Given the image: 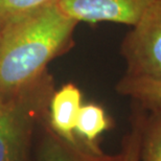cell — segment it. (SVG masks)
<instances>
[{
  "mask_svg": "<svg viewBox=\"0 0 161 161\" xmlns=\"http://www.w3.org/2000/svg\"><path fill=\"white\" fill-rule=\"evenodd\" d=\"M36 86L17 94H0V161H26L37 107Z\"/></svg>",
  "mask_w": 161,
  "mask_h": 161,
  "instance_id": "3",
  "label": "cell"
},
{
  "mask_svg": "<svg viewBox=\"0 0 161 161\" xmlns=\"http://www.w3.org/2000/svg\"><path fill=\"white\" fill-rule=\"evenodd\" d=\"M144 109L137 103L132 102V112L130 117V131L122 140L121 154L122 161H138L140 150L141 122Z\"/></svg>",
  "mask_w": 161,
  "mask_h": 161,
  "instance_id": "10",
  "label": "cell"
},
{
  "mask_svg": "<svg viewBox=\"0 0 161 161\" xmlns=\"http://www.w3.org/2000/svg\"><path fill=\"white\" fill-rule=\"evenodd\" d=\"M6 21L0 34V94L9 95L36 86L79 22L64 14L58 0Z\"/></svg>",
  "mask_w": 161,
  "mask_h": 161,
  "instance_id": "1",
  "label": "cell"
},
{
  "mask_svg": "<svg viewBox=\"0 0 161 161\" xmlns=\"http://www.w3.org/2000/svg\"><path fill=\"white\" fill-rule=\"evenodd\" d=\"M53 0H0V17L6 20L28 14Z\"/></svg>",
  "mask_w": 161,
  "mask_h": 161,
  "instance_id": "11",
  "label": "cell"
},
{
  "mask_svg": "<svg viewBox=\"0 0 161 161\" xmlns=\"http://www.w3.org/2000/svg\"><path fill=\"white\" fill-rule=\"evenodd\" d=\"M125 75L161 80V0H153L120 46Z\"/></svg>",
  "mask_w": 161,
  "mask_h": 161,
  "instance_id": "2",
  "label": "cell"
},
{
  "mask_svg": "<svg viewBox=\"0 0 161 161\" xmlns=\"http://www.w3.org/2000/svg\"><path fill=\"white\" fill-rule=\"evenodd\" d=\"M83 94L75 84H66L51 96L49 105L50 129L69 142L78 143L75 124L82 107Z\"/></svg>",
  "mask_w": 161,
  "mask_h": 161,
  "instance_id": "5",
  "label": "cell"
},
{
  "mask_svg": "<svg viewBox=\"0 0 161 161\" xmlns=\"http://www.w3.org/2000/svg\"><path fill=\"white\" fill-rule=\"evenodd\" d=\"M111 118L105 109L94 103L82 105L75 124V136L86 147L92 150H101L98 138L111 129Z\"/></svg>",
  "mask_w": 161,
  "mask_h": 161,
  "instance_id": "7",
  "label": "cell"
},
{
  "mask_svg": "<svg viewBox=\"0 0 161 161\" xmlns=\"http://www.w3.org/2000/svg\"><path fill=\"white\" fill-rule=\"evenodd\" d=\"M37 161H122V154L109 155L82 142H69L50 129L39 144Z\"/></svg>",
  "mask_w": 161,
  "mask_h": 161,
  "instance_id": "6",
  "label": "cell"
},
{
  "mask_svg": "<svg viewBox=\"0 0 161 161\" xmlns=\"http://www.w3.org/2000/svg\"><path fill=\"white\" fill-rule=\"evenodd\" d=\"M138 161H161V107L144 109Z\"/></svg>",
  "mask_w": 161,
  "mask_h": 161,
  "instance_id": "9",
  "label": "cell"
},
{
  "mask_svg": "<svg viewBox=\"0 0 161 161\" xmlns=\"http://www.w3.org/2000/svg\"><path fill=\"white\" fill-rule=\"evenodd\" d=\"M153 0H58L60 8L76 22H114L134 26Z\"/></svg>",
  "mask_w": 161,
  "mask_h": 161,
  "instance_id": "4",
  "label": "cell"
},
{
  "mask_svg": "<svg viewBox=\"0 0 161 161\" xmlns=\"http://www.w3.org/2000/svg\"><path fill=\"white\" fill-rule=\"evenodd\" d=\"M116 91L147 110L161 107V80L124 75Z\"/></svg>",
  "mask_w": 161,
  "mask_h": 161,
  "instance_id": "8",
  "label": "cell"
}]
</instances>
